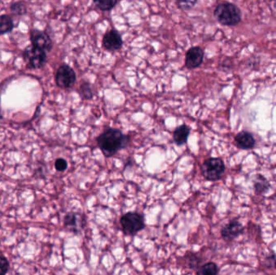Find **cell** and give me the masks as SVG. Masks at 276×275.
I'll list each match as a JSON object with an SVG mask.
<instances>
[{
	"mask_svg": "<svg viewBox=\"0 0 276 275\" xmlns=\"http://www.w3.org/2000/svg\"><path fill=\"white\" fill-rule=\"evenodd\" d=\"M99 148L105 157H111L120 150L125 149L130 142V138L123 134L117 128H107L96 139Z\"/></svg>",
	"mask_w": 276,
	"mask_h": 275,
	"instance_id": "6da1fadb",
	"label": "cell"
},
{
	"mask_svg": "<svg viewBox=\"0 0 276 275\" xmlns=\"http://www.w3.org/2000/svg\"><path fill=\"white\" fill-rule=\"evenodd\" d=\"M214 16L224 26H236L242 20V12L238 7L230 3L219 4L214 11Z\"/></svg>",
	"mask_w": 276,
	"mask_h": 275,
	"instance_id": "7a4b0ae2",
	"label": "cell"
},
{
	"mask_svg": "<svg viewBox=\"0 0 276 275\" xmlns=\"http://www.w3.org/2000/svg\"><path fill=\"white\" fill-rule=\"evenodd\" d=\"M123 232L127 236H135L146 227L144 217L136 212H128L120 220Z\"/></svg>",
	"mask_w": 276,
	"mask_h": 275,
	"instance_id": "3957f363",
	"label": "cell"
},
{
	"mask_svg": "<svg viewBox=\"0 0 276 275\" xmlns=\"http://www.w3.org/2000/svg\"><path fill=\"white\" fill-rule=\"evenodd\" d=\"M225 170L222 159L210 157L203 162L201 166V173L203 178L208 181H215L221 179Z\"/></svg>",
	"mask_w": 276,
	"mask_h": 275,
	"instance_id": "277c9868",
	"label": "cell"
},
{
	"mask_svg": "<svg viewBox=\"0 0 276 275\" xmlns=\"http://www.w3.org/2000/svg\"><path fill=\"white\" fill-rule=\"evenodd\" d=\"M25 62L31 68L37 69L44 65L46 61V52L34 45L29 46L24 53Z\"/></svg>",
	"mask_w": 276,
	"mask_h": 275,
	"instance_id": "5b68a950",
	"label": "cell"
},
{
	"mask_svg": "<svg viewBox=\"0 0 276 275\" xmlns=\"http://www.w3.org/2000/svg\"><path fill=\"white\" fill-rule=\"evenodd\" d=\"M76 81L74 70L67 65H61L56 74V83L61 88H70Z\"/></svg>",
	"mask_w": 276,
	"mask_h": 275,
	"instance_id": "8992f818",
	"label": "cell"
},
{
	"mask_svg": "<svg viewBox=\"0 0 276 275\" xmlns=\"http://www.w3.org/2000/svg\"><path fill=\"white\" fill-rule=\"evenodd\" d=\"M243 232V225L238 220H233L222 227L221 234L223 239L230 241L239 237Z\"/></svg>",
	"mask_w": 276,
	"mask_h": 275,
	"instance_id": "52a82bcc",
	"label": "cell"
},
{
	"mask_svg": "<svg viewBox=\"0 0 276 275\" xmlns=\"http://www.w3.org/2000/svg\"><path fill=\"white\" fill-rule=\"evenodd\" d=\"M31 40L33 45L44 52L50 51L52 49V40L50 36L38 30H34L31 33Z\"/></svg>",
	"mask_w": 276,
	"mask_h": 275,
	"instance_id": "ba28073f",
	"label": "cell"
},
{
	"mask_svg": "<svg viewBox=\"0 0 276 275\" xmlns=\"http://www.w3.org/2000/svg\"><path fill=\"white\" fill-rule=\"evenodd\" d=\"M123 40L117 31L111 30L104 35L103 45L108 51H116L122 47Z\"/></svg>",
	"mask_w": 276,
	"mask_h": 275,
	"instance_id": "9c48e42d",
	"label": "cell"
},
{
	"mask_svg": "<svg viewBox=\"0 0 276 275\" xmlns=\"http://www.w3.org/2000/svg\"><path fill=\"white\" fill-rule=\"evenodd\" d=\"M203 51L199 47H192L186 54L185 64L189 69H195L203 63Z\"/></svg>",
	"mask_w": 276,
	"mask_h": 275,
	"instance_id": "30bf717a",
	"label": "cell"
},
{
	"mask_svg": "<svg viewBox=\"0 0 276 275\" xmlns=\"http://www.w3.org/2000/svg\"><path fill=\"white\" fill-rule=\"evenodd\" d=\"M64 224H65V227H67L70 230L77 233V232L79 231V230L85 227L86 220H85L84 216L81 217L80 215L71 212L65 216Z\"/></svg>",
	"mask_w": 276,
	"mask_h": 275,
	"instance_id": "8fae6325",
	"label": "cell"
},
{
	"mask_svg": "<svg viewBox=\"0 0 276 275\" xmlns=\"http://www.w3.org/2000/svg\"><path fill=\"white\" fill-rule=\"evenodd\" d=\"M235 143L240 149H250L255 145V139L250 132L242 131L235 136Z\"/></svg>",
	"mask_w": 276,
	"mask_h": 275,
	"instance_id": "7c38bea8",
	"label": "cell"
},
{
	"mask_svg": "<svg viewBox=\"0 0 276 275\" xmlns=\"http://www.w3.org/2000/svg\"><path fill=\"white\" fill-rule=\"evenodd\" d=\"M191 129L187 124H181L180 126L175 129L174 134H173V138L175 141V143L181 146V145H185L188 142V136L190 135Z\"/></svg>",
	"mask_w": 276,
	"mask_h": 275,
	"instance_id": "4fadbf2b",
	"label": "cell"
},
{
	"mask_svg": "<svg viewBox=\"0 0 276 275\" xmlns=\"http://www.w3.org/2000/svg\"><path fill=\"white\" fill-rule=\"evenodd\" d=\"M254 188H255L256 193L262 195L270 189V182L267 178H265L264 176L258 174L254 181Z\"/></svg>",
	"mask_w": 276,
	"mask_h": 275,
	"instance_id": "5bb4252c",
	"label": "cell"
},
{
	"mask_svg": "<svg viewBox=\"0 0 276 275\" xmlns=\"http://www.w3.org/2000/svg\"><path fill=\"white\" fill-rule=\"evenodd\" d=\"M219 273V268L214 262H208L203 266H199L196 270L199 275H216Z\"/></svg>",
	"mask_w": 276,
	"mask_h": 275,
	"instance_id": "9a60e30c",
	"label": "cell"
},
{
	"mask_svg": "<svg viewBox=\"0 0 276 275\" xmlns=\"http://www.w3.org/2000/svg\"><path fill=\"white\" fill-rule=\"evenodd\" d=\"M184 258H185V260H186L187 263L188 264V266L190 267V269H196V270H197L198 268L199 267V265H200V262H201V258L197 256L196 254H193L192 252L187 253Z\"/></svg>",
	"mask_w": 276,
	"mask_h": 275,
	"instance_id": "2e32d148",
	"label": "cell"
},
{
	"mask_svg": "<svg viewBox=\"0 0 276 275\" xmlns=\"http://www.w3.org/2000/svg\"><path fill=\"white\" fill-rule=\"evenodd\" d=\"M13 28V22L8 15L0 16V34L8 33Z\"/></svg>",
	"mask_w": 276,
	"mask_h": 275,
	"instance_id": "e0dca14e",
	"label": "cell"
},
{
	"mask_svg": "<svg viewBox=\"0 0 276 275\" xmlns=\"http://www.w3.org/2000/svg\"><path fill=\"white\" fill-rule=\"evenodd\" d=\"M97 8L102 11H109L117 5V0H93Z\"/></svg>",
	"mask_w": 276,
	"mask_h": 275,
	"instance_id": "ac0fdd59",
	"label": "cell"
},
{
	"mask_svg": "<svg viewBox=\"0 0 276 275\" xmlns=\"http://www.w3.org/2000/svg\"><path fill=\"white\" fill-rule=\"evenodd\" d=\"M80 94L85 100H91L92 98H93V91H92L91 87H90V85L89 83L84 82L80 86Z\"/></svg>",
	"mask_w": 276,
	"mask_h": 275,
	"instance_id": "d6986e66",
	"label": "cell"
},
{
	"mask_svg": "<svg viewBox=\"0 0 276 275\" xmlns=\"http://www.w3.org/2000/svg\"><path fill=\"white\" fill-rule=\"evenodd\" d=\"M198 0H176L178 8L182 10L192 9L197 4Z\"/></svg>",
	"mask_w": 276,
	"mask_h": 275,
	"instance_id": "ffe728a7",
	"label": "cell"
},
{
	"mask_svg": "<svg viewBox=\"0 0 276 275\" xmlns=\"http://www.w3.org/2000/svg\"><path fill=\"white\" fill-rule=\"evenodd\" d=\"M12 11L17 15H23L26 12V7L22 3H16L12 5Z\"/></svg>",
	"mask_w": 276,
	"mask_h": 275,
	"instance_id": "44dd1931",
	"label": "cell"
},
{
	"mask_svg": "<svg viewBox=\"0 0 276 275\" xmlns=\"http://www.w3.org/2000/svg\"><path fill=\"white\" fill-rule=\"evenodd\" d=\"M56 170L60 172L65 171L67 169V162L63 158H58L55 162Z\"/></svg>",
	"mask_w": 276,
	"mask_h": 275,
	"instance_id": "7402d4cb",
	"label": "cell"
},
{
	"mask_svg": "<svg viewBox=\"0 0 276 275\" xmlns=\"http://www.w3.org/2000/svg\"><path fill=\"white\" fill-rule=\"evenodd\" d=\"M9 269V263L4 257H0V275L5 274Z\"/></svg>",
	"mask_w": 276,
	"mask_h": 275,
	"instance_id": "603a6c76",
	"label": "cell"
},
{
	"mask_svg": "<svg viewBox=\"0 0 276 275\" xmlns=\"http://www.w3.org/2000/svg\"><path fill=\"white\" fill-rule=\"evenodd\" d=\"M265 264H266L268 267H276V254L267 257Z\"/></svg>",
	"mask_w": 276,
	"mask_h": 275,
	"instance_id": "cb8c5ba5",
	"label": "cell"
}]
</instances>
